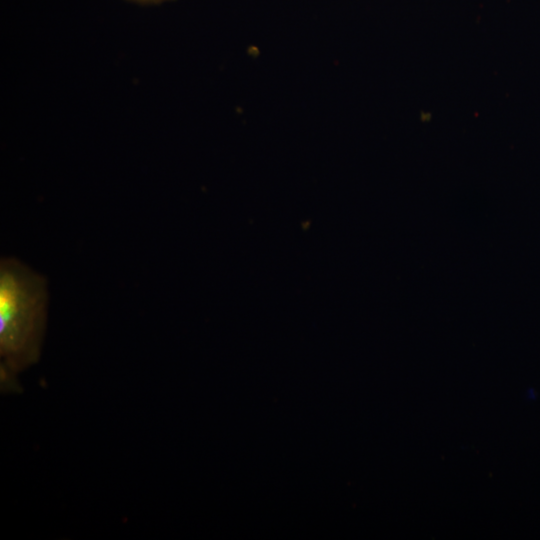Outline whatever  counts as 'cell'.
Instances as JSON below:
<instances>
[{
	"label": "cell",
	"mask_w": 540,
	"mask_h": 540,
	"mask_svg": "<svg viewBox=\"0 0 540 540\" xmlns=\"http://www.w3.org/2000/svg\"><path fill=\"white\" fill-rule=\"evenodd\" d=\"M48 291L44 276L14 257L0 261L1 383L40 357L47 317Z\"/></svg>",
	"instance_id": "1"
},
{
	"label": "cell",
	"mask_w": 540,
	"mask_h": 540,
	"mask_svg": "<svg viewBox=\"0 0 540 540\" xmlns=\"http://www.w3.org/2000/svg\"><path fill=\"white\" fill-rule=\"evenodd\" d=\"M141 4H156L167 0H131Z\"/></svg>",
	"instance_id": "2"
}]
</instances>
